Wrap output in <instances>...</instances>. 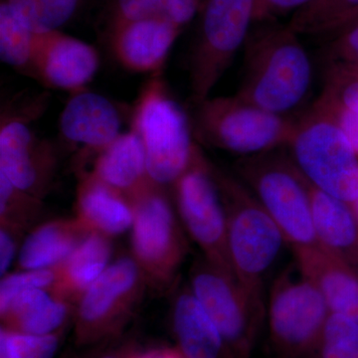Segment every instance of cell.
I'll use <instances>...</instances> for the list:
<instances>
[{"mask_svg": "<svg viewBox=\"0 0 358 358\" xmlns=\"http://www.w3.org/2000/svg\"><path fill=\"white\" fill-rule=\"evenodd\" d=\"M244 45V69L236 95L285 115L296 109L312 85V63L289 24L259 23Z\"/></svg>", "mask_w": 358, "mask_h": 358, "instance_id": "cell-1", "label": "cell"}, {"mask_svg": "<svg viewBox=\"0 0 358 358\" xmlns=\"http://www.w3.org/2000/svg\"><path fill=\"white\" fill-rule=\"evenodd\" d=\"M211 171L227 218L228 253L233 274L257 307L265 310V280L286 240L236 174L212 164Z\"/></svg>", "mask_w": 358, "mask_h": 358, "instance_id": "cell-2", "label": "cell"}, {"mask_svg": "<svg viewBox=\"0 0 358 358\" xmlns=\"http://www.w3.org/2000/svg\"><path fill=\"white\" fill-rule=\"evenodd\" d=\"M131 129L143 141L148 178L164 187L173 186L200 152L193 143L192 121L169 94L162 73L152 75L141 89Z\"/></svg>", "mask_w": 358, "mask_h": 358, "instance_id": "cell-3", "label": "cell"}, {"mask_svg": "<svg viewBox=\"0 0 358 358\" xmlns=\"http://www.w3.org/2000/svg\"><path fill=\"white\" fill-rule=\"evenodd\" d=\"M288 147L292 162L310 185L348 205L357 199L358 155L319 101L296 121Z\"/></svg>", "mask_w": 358, "mask_h": 358, "instance_id": "cell-4", "label": "cell"}, {"mask_svg": "<svg viewBox=\"0 0 358 358\" xmlns=\"http://www.w3.org/2000/svg\"><path fill=\"white\" fill-rule=\"evenodd\" d=\"M236 176L253 192L292 249L317 246L310 185L291 157L275 150L245 157Z\"/></svg>", "mask_w": 358, "mask_h": 358, "instance_id": "cell-5", "label": "cell"}, {"mask_svg": "<svg viewBox=\"0 0 358 358\" xmlns=\"http://www.w3.org/2000/svg\"><path fill=\"white\" fill-rule=\"evenodd\" d=\"M296 122L238 95L209 96L194 106L192 121L199 140L244 157L288 147Z\"/></svg>", "mask_w": 358, "mask_h": 358, "instance_id": "cell-6", "label": "cell"}, {"mask_svg": "<svg viewBox=\"0 0 358 358\" xmlns=\"http://www.w3.org/2000/svg\"><path fill=\"white\" fill-rule=\"evenodd\" d=\"M129 199L134 208L131 257L148 285L166 289L187 255L185 228L164 186L150 179Z\"/></svg>", "mask_w": 358, "mask_h": 358, "instance_id": "cell-7", "label": "cell"}, {"mask_svg": "<svg viewBox=\"0 0 358 358\" xmlns=\"http://www.w3.org/2000/svg\"><path fill=\"white\" fill-rule=\"evenodd\" d=\"M255 0H203L188 58L193 106L211 92L244 47L254 23Z\"/></svg>", "mask_w": 358, "mask_h": 358, "instance_id": "cell-8", "label": "cell"}, {"mask_svg": "<svg viewBox=\"0 0 358 358\" xmlns=\"http://www.w3.org/2000/svg\"><path fill=\"white\" fill-rule=\"evenodd\" d=\"M329 313L322 292L294 262L275 280L268 294L266 317L273 350L280 358H307Z\"/></svg>", "mask_w": 358, "mask_h": 358, "instance_id": "cell-9", "label": "cell"}, {"mask_svg": "<svg viewBox=\"0 0 358 358\" xmlns=\"http://www.w3.org/2000/svg\"><path fill=\"white\" fill-rule=\"evenodd\" d=\"M148 285L133 257H122L110 263L75 306L77 345L85 348L114 338L140 305Z\"/></svg>", "mask_w": 358, "mask_h": 358, "instance_id": "cell-10", "label": "cell"}, {"mask_svg": "<svg viewBox=\"0 0 358 358\" xmlns=\"http://www.w3.org/2000/svg\"><path fill=\"white\" fill-rule=\"evenodd\" d=\"M190 291L222 336L230 358H252L266 310L257 307L234 277L203 257L190 270Z\"/></svg>", "mask_w": 358, "mask_h": 358, "instance_id": "cell-11", "label": "cell"}, {"mask_svg": "<svg viewBox=\"0 0 358 358\" xmlns=\"http://www.w3.org/2000/svg\"><path fill=\"white\" fill-rule=\"evenodd\" d=\"M176 212L202 257L232 277L227 244V218L211 162L201 150L173 185ZM235 278V277H234Z\"/></svg>", "mask_w": 358, "mask_h": 358, "instance_id": "cell-12", "label": "cell"}, {"mask_svg": "<svg viewBox=\"0 0 358 358\" xmlns=\"http://www.w3.org/2000/svg\"><path fill=\"white\" fill-rule=\"evenodd\" d=\"M38 113L18 115L2 110L0 173L16 187L42 199L55 176L57 155L52 143L41 140L30 128V120Z\"/></svg>", "mask_w": 358, "mask_h": 358, "instance_id": "cell-13", "label": "cell"}, {"mask_svg": "<svg viewBox=\"0 0 358 358\" xmlns=\"http://www.w3.org/2000/svg\"><path fill=\"white\" fill-rule=\"evenodd\" d=\"M99 66L98 52L82 40L61 31L35 35L30 76L49 88L72 94L83 91Z\"/></svg>", "mask_w": 358, "mask_h": 358, "instance_id": "cell-14", "label": "cell"}, {"mask_svg": "<svg viewBox=\"0 0 358 358\" xmlns=\"http://www.w3.org/2000/svg\"><path fill=\"white\" fill-rule=\"evenodd\" d=\"M164 18L127 23L105 34L115 60L124 69L141 74H159L181 32Z\"/></svg>", "mask_w": 358, "mask_h": 358, "instance_id": "cell-15", "label": "cell"}, {"mask_svg": "<svg viewBox=\"0 0 358 358\" xmlns=\"http://www.w3.org/2000/svg\"><path fill=\"white\" fill-rule=\"evenodd\" d=\"M121 115L114 103L88 90L73 94L61 113L63 138L99 155L121 134Z\"/></svg>", "mask_w": 358, "mask_h": 358, "instance_id": "cell-16", "label": "cell"}, {"mask_svg": "<svg viewBox=\"0 0 358 358\" xmlns=\"http://www.w3.org/2000/svg\"><path fill=\"white\" fill-rule=\"evenodd\" d=\"M298 267L322 292L329 310L358 324V268L319 246L293 249Z\"/></svg>", "mask_w": 358, "mask_h": 358, "instance_id": "cell-17", "label": "cell"}, {"mask_svg": "<svg viewBox=\"0 0 358 358\" xmlns=\"http://www.w3.org/2000/svg\"><path fill=\"white\" fill-rule=\"evenodd\" d=\"M75 218L88 232L112 238L131 229L133 204L124 193L106 185L93 173H84L78 185Z\"/></svg>", "mask_w": 358, "mask_h": 358, "instance_id": "cell-18", "label": "cell"}, {"mask_svg": "<svg viewBox=\"0 0 358 358\" xmlns=\"http://www.w3.org/2000/svg\"><path fill=\"white\" fill-rule=\"evenodd\" d=\"M75 303L53 289H32L0 310L2 327L17 333L45 336L61 333L74 315Z\"/></svg>", "mask_w": 358, "mask_h": 358, "instance_id": "cell-19", "label": "cell"}, {"mask_svg": "<svg viewBox=\"0 0 358 358\" xmlns=\"http://www.w3.org/2000/svg\"><path fill=\"white\" fill-rule=\"evenodd\" d=\"M310 192L317 246L358 268V222L352 207L310 185Z\"/></svg>", "mask_w": 358, "mask_h": 358, "instance_id": "cell-20", "label": "cell"}, {"mask_svg": "<svg viewBox=\"0 0 358 358\" xmlns=\"http://www.w3.org/2000/svg\"><path fill=\"white\" fill-rule=\"evenodd\" d=\"M171 322L183 358H230L220 331L189 288L176 294Z\"/></svg>", "mask_w": 358, "mask_h": 358, "instance_id": "cell-21", "label": "cell"}, {"mask_svg": "<svg viewBox=\"0 0 358 358\" xmlns=\"http://www.w3.org/2000/svg\"><path fill=\"white\" fill-rule=\"evenodd\" d=\"M88 233L76 218L40 224L21 245L17 256L18 268L42 270L57 267Z\"/></svg>", "mask_w": 358, "mask_h": 358, "instance_id": "cell-22", "label": "cell"}, {"mask_svg": "<svg viewBox=\"0 0 358 358\" xmlns=\"http://www.w3.org/2000/svg\"><path fill=\"white\" fill-rule=\"evenodd\" d=\"M110 237L90 232L67 259L55 268L57 281L53 291L73 303L85 293L110 266Z\"/></svg>", "mask_w": 358, "mask_h": 358, "instance_id": "cell-23", "label": "cell"}, {"mask_svg": "<svg viewBox=\"0 0 358 358\" xmlns=\"http://www.w3.org/2000/svg\"><path fill=\"white\" fill-rule=\"evenodd\" d=\"M96 178L129 197L150 180L145 148L131 129L121 134L96 157L93 171Z\"/></svg>", "mask_w": 358, "mask_h": 358, "instance_id": "cell-24", "label": "cell"}, {"mask_svg": "<svg viewBox=\"0 0 358 358\" xmlns=\"http://www.w3.org/2000/svg\"><path fill=\"white\" fill-rule=\"evenodd\" d=\"M358 14V0H313L292 15L288 24L300 35H334Z\"/></svg>", "mask_w": 358, "mask_h": 358, "instance_id": "cell-25", "label": "cell"}, {"mask_svg": "<svg viewBox=\"0 0 358 358\" xmlns=\"http://www.w3.org/2000/svg\"><path fill=\"white\" fill-rule=\"evenodd\" d=\"M31 31H60L82 10L87 0H1Z\"/></svg>", "mask_w": 358, "mask_h": 358, "instance_id": "cell-26", "label": "cell"}, {"mask_svg": "<svg viewBox=\"0 0 358 358\" xmlns=\"http://www.w3.org/2000/svg\"><path fill=\"white\" fill-rule=\"evenodd\" d=\"M31 31L6 2L0 4V58L2 62L30 75L34 40Z\"/></svg>", "mask_w": 358, "mask_h": 358, "instance_id": "cell-27", "label": "cell"}, {"mask_svg": "<svg viewBox=\"0 0 358 358\" xmlns=\"http://www.w3.org/2000/svg\"><path fill=\"white\" fill-rule=\"evenodd\" d=\"M307 358H358V324L329 313L317 345Z\"/></svg>", "mask_w": 358, "mask_h": 358, "instance_id": "cell-28", "label": "cell"}, {"mask_svg": "<svg viewBox=\"0 0 358 358\" xmlns=\"http://www.w3.org/2000/svg\"><path fill=\"white\" fill-rule=\"evenodd\" d=\"M41 210V199L16 187L0 173V225L23 232L36 222Z\"/></svg>", "mask_w": 358, "mask_h": 358, "instance_id": "cell-29", "label": "cell"}, {"mask_svg": "<svg viewBox=\"0 0 358 358\" xmlns=\"http://www.w3.org/2000/svg\"><path fill=\"white\" fill-rule=\"evenodd\" d=\"M62 334L63 331L37 336L1 327L0 358H54L60 348Z\"/></svg>", "mask_w": 358, "mask_h": 358, "instance_id": "cell-30", "label": "cell"}, {"mask_svg": "<svg viewBox=\"0 0 358 358\" xmlns=\"http://www.w3.org/2000/svg\"><path fill=\"white\" fill-rule=\"evenodd\" d=\"M320 96L358 113V68L329 62Z\"/></svg>", "mask_w": 358, "mask_h": 358, "instance_id": "cell-31", "label": "cell"}, {"mask_svg": "<svg viewBox=\"0 0 358 358\" xmlns=\"http://www.w3.org/2000/svg\"><path fill=\"white\" fill-rule=\"evenodd\" d=\"M162 0H107L103 13L105 34L127 23L162 17Z\"/></svg>", "mask_w": 358, "mask_h": 358, "instance_id": "cell-32", "label": "cell"}, {"mask_svg": "<svg viewBox=\"0 0 358 358\" xmlns=\"http://www.w3.org/2000/svg\"><path fill=\"white\" fill-rule=\"evenodd\" d=\"M57 281L55 268L42 270H21L2 277L0 284V310L14 298L32 289H53Z\"/></svg>", "mask_w": 358, "mask_h": 358, "instance_id": "cell-33", "label": "cell"}, {"mask_svg": "<svg viewBox=\"0 0 358 358\" xmlns=\"http://www.w3.org/2000/svg\"><path fill=\"white\" fill-rule=\"evenodd\" d=\"M334 37L327 48L329 62L358 68V24Z\"/></svg>", "mask_w": 358, "mask_h": 358, "instance_id": "cell-34", "label": "cell"}, {"mask_svg": "<svg viewBox=\"0 0 358 358\" xmlns=\"http://www.w3.org/2000/svg\"><path fill=\"white\" fill-rule=\"evenodd\" d=\"M313 0H255L254 23L275 21L285 14L294 13Z\"/></svg>", "mask_w": 358, "mask_h": 358, "instance_id": "cell-35", "label": "cell"}, {"mask_svg": "<svg viewBox=\"0 0 358 358\" xmlns=\"http://www.w3.org/2000/svg\"><path fill=\"white\" fill-rule=\"evenodd\" d=\"M201 0H162V18L183 29L199 15Z\"/></svg>", "mask_w": 358, "mask_h": 358, "instance_id": "cell-36", "label": "cell"}, {"mask_svg": "<svg viewBox=\"0 0 358 358\" xmlns=\"http://www.w3.org/2000/svg\"><path fill=\"white\" fill-rule=\"evenodd\" d=\"M317 101L333 115L339 128L345 134L346 138L358 155V113L329 103L322 96H319Z\"/></svg>", "mask_w": 358, "mask_h": 358, "instance_id": "cell-37", "label": "cell"}, {"mask_svg": "<svg viewBox=\"0 0 358 358\" xmlns=\"http://www.w3.org/2000/svg\"><path fill=\"white\" fill-rule=\"evenodd\" d=\"M20 231L6 225H0V274H8V270L17 252Z\"/></svg>", "mask_w": 358, "mask_h": 358, "instance_id": "cell-38", "label": "cell"}, {"mask_svg": "<svg viewBox=\"0 0 358 358\" xmlns=\"http://www.w3.org/2000/svg\"><path fill=\"white\" fill-rule=\"evenodd\" d=\"M133 358H183L176 348H157L145 352H134Z\"/></svg>", "mask_w": 358, "mask_h": 358, "instance_id": "cell-39", "label": "cell"}, {"mask_svg": "<svg viewBox=\"0 0 358 358\" xmlns=\"http://www.w3.org/2000/svg\"><path fill=\"white\" fill-rule=\"evenodd\" d=\"M134 352L126 348H122V350H110V352L102 353L96 358H133Z\"/></svg>", "mask_w": 358, "mask_h": 358, "instance_id": "cell-40", "label": "cell"}, {"mask_svg": "<svg viewBox=\"0 0 358 358\" xmlns=\"http://www.w3.org/2000/svg\"><path fill=\"white\" fill-rule=\"evenodd\" d=\"M358 24V14L357 16H355V18L352 21H350V23H348V25L345 26V28H343V30H341V32L345 31V30L348 29V28L352 27V26H355ZM339 32V33H341Z\"/></svg>", "mask_w": 358, "mask_h": 358, "instance_id": "cell-41", "label": "cell"}, {"mask_svg": "<svg viewBox=\"0 0 358 358\" xmlns=\"http://www.w3.org/2000/svg\"><path fill=\"white\" fill-rule=\"evenodd\" d=\"M350 207H352L353 213H355V217H357L358 222V197L357 199L355 200V201L353 202L352 205H350Z\"/></svg>", "mask_w": 358, "mask_h": 358, "instance_id": "cell-42", "label": "cell"}, {"mask_svg": "<svg viewBox=\"0 0 358 358\" xmlns=\"http://www.w3.org/2000/svg\"><path fill=\"white\" fill-rule=\"evenodd\" d=\"M96 355H91V357H80V358H96Z\"/></svg>", "mask_w": 358, "mask_h": 358, "instance_id": "cell-43", "label": "cell"}, {"mask_svg": "<svg viewBox=\"0 0 358 358\" xmlns=\"http://www.w3.org/2000/svg\"><path fill=\"white\" fill-rule=\"evenodd\" d=\"M202 1H203V0H201V3H202Z\"/></svg>", "mask_w": 358, "mask_h": 358, "instance_id": "cell-44", "label": "cell"}]
</instances>
